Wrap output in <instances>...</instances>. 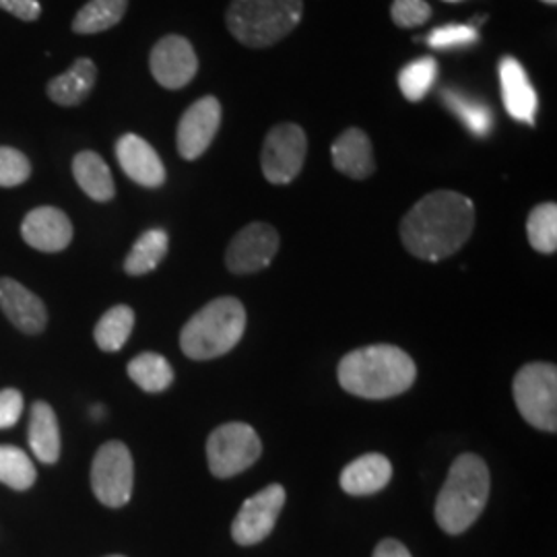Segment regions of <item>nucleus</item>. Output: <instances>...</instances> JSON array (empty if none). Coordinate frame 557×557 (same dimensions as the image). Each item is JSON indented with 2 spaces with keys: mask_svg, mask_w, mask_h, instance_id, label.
<instances>
[{
  "mask_svg": "<svg viewBox=\"0 0 557 557\" xmlns=\"http://www.w3.org/2000/svg\"><path fill=\"white\" fill-rule=\"evenodd\" d=\"M473 227V200L455 190H436L418 200L403 218L400 239L416 259L440 262L457 255Z\"/></svg>",
  "mask_w": 557,
  "mask_h": 557,
  "instance_id": "obj_1",
  "label": "nucleus"
},
{
  "mask_svg": "<svg viewBox=\"0 0 557 557\" xmlns=\"http://www.w3.org/2000/svg\"><path fill=\"white\" fill-rule=\"evenodd\" d=\"M418 379L416 361L395 345H370L338 363L341 386L359 398L382 400L403 395Z\"/></svg>",
  "mask_w": 557,
  "mask_h": 557,
  "instance_id": "obj_2",
  "label": "nucleus"
},
{
  "mask_svg": "<svg viewBox=\"0 0 557 557\" xmlns=\"http://www.w3.org/2000/svg\"><path fill=\"white\" fill-rule=\"evenodd\" d=\"M490 498V471L478 455H460L453 462L436 502V520L448 535L465 533Z\"/></svg>",
  "mask_w": 557,
  "mask_h": 557,
  "instance_id": "obj_3",
  "label": "nucleus"
},
{
  "mask_svg": "<svg viewBox=\"0 0 557 557\" xmlns=\"http://www.w3.org/2000/svg\"><path fill=\"white\" fill-rule=\"evenodd\" d=\"M301 15L304 0H232L225 23L242 46L262 50L285 40Z\"/></svg>",
  "mask_w": 557,
  "mask_h": 557,
  "instance_id": "obj_4",
  "label": "nucleus"
},
{
  "mask_svg": "<svg viewBox=\"0 0 557 557\" xmlns=\"http://www.w3.org/2000/svg\"><path fill=\"white\" fill-rule=\"evenodd\" d=\"M246 331V310L236 298L209 301L180 333V347L190 359H215L232 351Z\"/></svg>",
  "mask_w": 557,
  "mask_h": 557,
  "instance_id": "obj_5",
  "label": "nucleus"
},
{
  "mask_svg": "<svg viewBox=\"0 0 557 557\" xmlns=\"http://www.w3.org/2000/svg\"><path fill=\"white\" fill-rule=\"evenodd\" d=\"M520 416L543 432L557 430V370L554 363H527L515 376Z\"/></svg>",
  "mask_w": 557,
  "mask_h": 557,
  "instance_id": "obj_6",
  "label": "nucleus"
},
{
  "mask_svg": "<svg viewBox=\"0 0 557 557\" xmlns=\"http://www.w3.org/2000/svg\"><path fill=\"white\" fill-rule=\"evenodd\" d=\"M262 453L257 432L246 423H225L207 440V460L215 478L227 479L250 469Z\"/></svg>",
  "mask_w": 557,
  "mask_h": 557,
  "instance_id": "obj_7",
  "label": "nucleus"
},
{
  "mask_svg": "<svg viewBox=\"0 0 557 557\" xmlns=\"http://www.w3.org/2000/svg\"><path fill=\"white\" fill-rule=\"evenodd\" d=\"M135 465L122 442H108L96 453L91 465V490L108 508H122L133 496Z\"/></svg>",
  "mask_w": 557,
  "mask_h": 557,
  "instance_id": "obj_8",
  "label": "nucleus"
},
{
  "mask_svg": "<svg viewBox=\"0 0 557 557\" xmlns=\"http://www.w3.org/2000/svg\"><path fill=\"white\" fill-rule=\"evenodd\" d=\"M308 151L304 128L294 122H283L269 131L262 143L260 168L271 184H292L298 178Z\"/></svg>",
  "mask_w": 557,
  "mask_h": 557,
  "instance_id": "obj_9",
  "label": "nucleus"
},
{
  "mask_svg": "<svg viewBox=\"0 0 557 557\" xmlns=\"http://www.w3.org/2000/svg\"><path fill=\"white\" fill-rule=\"evenodd\" d=\"M285 506V490L273 483L252 498L246 499L232 524V537L238 545H257L275 529L278 515Z\"/></svg>",
  "mask_w": 557,
  "mask_h": 557,
  "instance_id": "obj_10",
  "label": "nucleus"
},
{
  "mask_svg": "<svg viewBox=\"0 0 557 557\" xmlns=\"http://www.w3.org/2000/svg\"><path fill=\"white\" fill-rule=\"evenodd\" d=\"M277 250V230L269 223H250L230 242L225 264L236 275H250L267 269Z\"/></svg>",
  "mask_w": 557,
  "mask_h": 557,
  "instance_id": "obj_11",
  "label": "nucleus"
},
{
  "mask_svg": "<svg viewBox=\"0 0 557 557\" xmlns=\"http://www.w3.org/2000/svg\"><path fill=\"white\" fill-rule=\"evenodd\" d=\"M149 69L161 87L176 91L197 77L199 59L190 41L172 34L153 46L149 54Z\"/></svg>",
  "mask_w": 557,
  "mask_h": 557,
  "instance_id": "obj_12",
  "label": "nucleus"
},
{
  "mask_svg": "<svg viewBox=\"0 0 557 557\" xmlns=\"http://www.w3.org/2000/svg\"><path fill=\"white\" fill-rule=\"evenodd\" d=\"M221 126V103L215 96L195 101L178 122V153L186 161L199 160L218 137Z\"/></svg>",
  "mask_w": 557,
  "mask_h": 557,
  "instance_id": "obj_13",
  "label": "nucleus"
},
{
  "mask_svg": "<svg viewBox=\"0 0 557 557\" xmlns=\"http://www.w3.org/2000/svg\"><path fill=\"white\" fill-rule=\"evenodd\" d=\"M502 101L510 119L535 126L537 116V91L529 79L524 66L515 57H504L498 64Z\"/></svg>",
  "mask_w": 557,
  "mask_h": 557,
  "instance_id": "obj_14",
  "label": "nucleus"
},
{
  "mask_svg": "<svg viewBox=\"0 0 557 557\" xmlns=\"http://www.w3.org/2000/svg\"><path fill=\"white\" fill-rule=\"evenodd\" d=\"M116 158L122 172L145 188H160L165 182V165L160 153L147 140L126 133L116 143Z\"/></svg>",
  "mask_w": 557,
  "mask_h": 557,
  "instance_id": "obj_15",
  "label": "nucleus"
},
{
  "mask_svg": "<svg viewBox=\"0 0 557 557\" xmlns=\"http://www.w3.org/2000/svg\"><path fill=\"white\" fill-rule=\"evenodd\" d=\"M21 236L40 252H60L73 242V223L57 207H38L25 215Z\"/></svg>",
  "mask_w": 557,
  "mask_h": 557,
  "instance_id": "obj_16",
  "label": "nucleus"
},
{
  "mask_svg": "<svg viewBox=\"0 0 557 557\" xmlns=\"http://www.w3.org/2000/svg\"><path fill=\"white\" fill-rule=\"evenodd\" d=\"M0 308L27 335H38L46 329L48 312L44 301L15 278H0Z\"/></svg>",
  "mask_w": 557,
  "mask_h": 557,
  "instance_id": "obj_17",
  "label": "nucleus"
},
{
  "mask_svg": "<svg viewBox=\"0 0 557 557\" xmlns=\"http://www.w3.org/2000/svg\"><path fill=\"white\" fill-rule=\"evenodd\" d=\"M333 165L354 180L370 178L376 172L372 140L361 128H347L331 147Z\"/></svg>",
  "mask_w": 557,
  "mask_h": 557,
  "instance_id": "obj_18",
  "label": "nucleus"
},
{
  "mask_svg": "<svg viewBox=\"0 0 557 557\" xmlns=\"http://www.w3.org/2000/svg\"><path fill=\"white\" fill-rule=\"evenodd\" d=\"M391 478H393L391 460L379 453H370L356 458L343 469L341 487L349 496H372V494H379L380 490H384Z\"/></svg>",
  "mask_w": 557,
  "mask_h": 557,
  "instance_id": "obj_19",
  "label": "nucleus"
},
{
  "mask_svg": "<svg viewBox=\"0 0 557 557\" xmlns=\"http://www.w3.org/2000/svg\"><path fill=\"white\" fill-rule=\"evenodd\" d=\"M98 83V66L91 59H77L69 71L52 77L46 85L50 101L62 108H75L87 100Z\"/></svg>",
  "mask_w": 557,
  "mask_h": 557,
  "instance_id": "obj_20",
  "label": "nucleus"
},
{
  "mask_svg": "<svg viewBox=\"0 0 557 557\" xmlns=\"http://www.w3.org/2000/svg\"><path fill=\"white\" fill-rule=\"evenodd\" d=\"M29 446L44 465H54L60 458V428L54 409L38 400L29 418Z\"/></svg>",
  "mask_w": 557,
  "mask_h": 557,
  "instance_id": "obj_21",
  "label": "nucleus"
},
{
  "mask_svg": "<svg viewBox=\"0 0 557 557\" xmlns=\"http://www.w3.org/2000/svg\"><path fill=\"white\" fill-rule=\"evenodd\" d=\"M73 176L89 199L108 202L116 197V186L108 163L96 151H81L73 160Z\"/></svg>",
  "mask_w": 557,
  "mask_h": 557,
  "instance_id": "obj_22",
  "label": "nucleus"
},
{
  "mask_svg": "<svg viewBox=\"0 0 557 557\" xmlns=\"http://www.w3.org/2000/svg\"><path fill=\"white\" fill-rule=\"evenodd\" d=\"M128 0H89L71 23V29L79 36H94L116 27L124 20Z\"/></svg>",
  "mask_w": 557,
  "mask_h": 557,
  "instance_id": "obj_23",
  "label": "nucleus"
},
{
  "mask_svg": "<svg viewBox=\"0 0 557 557\" xmlns=\"http://www.w3.org/2000/svg\"><path fill=\"white\" fill-rule=\"evenodd\" d=\"M442 103L448 112H453L471 135L475 137H487L494 128V112L487 103L471 100L469 96L460 94L457 89H444L442 91Z\"/></svg>",
  "mask_w": 557,
  "mask_h": 557,
  "instance_id": "obj_24",
  "label": "nucleus"
},
{
  "mask_svg": "<svg viewBox=\"0 0 557 557\" xmlns=\"http://www.w3.org/2000/svg\"><path fill=\"white\" fill-rule=\"evenodd\" d=\"M168 248H170V238L163 230H147L133 244L128 257L124 260V271L133 277L156 271L160 267L161 260L165 259Z\"/></svg>",
  "mask_w": 557,
  "mask_h": 557,
  "instance_id": "obj_25",
  "label": "nucleus"
},
{
  "mask_svg": "<svg viewBox=\"0 0 557 557\" xmlns=\"http://www.w3.org/2000/svg\"><path fill=\"white\" fill-rule=\"evenodd\" d=\"M135 329V312L128 306H114L96 324L94 337L101 351L114 354L124 347Z\"/></svg>",
  "mask_w": 557,
  "mask_h": 557,
  "instance_id": "obj_26",
  "label": "nucleus"
},
{
  "mask_svg": "<svg viewBox=\"0 0 557 557\" xmlns=\"http://www.w3.org/2000/svg\"><path fill=\"white\" fill-rule=\"evenodd\" d=\"M128 376L145 393H161L174 382V370L163 356L149 351L128 363Z\"/></svg>",
  "mask_w": 557,
  "mask_h": 557,
  "instance_id": "obj_27",
  "label": "nucleus"
},
{
  "mask_svg": "<svg viewBox=\"0 0 557 557\" xmlns=\"http://www.w3.org/2000/svg\"><path fill=\"white\" fill-rule=\"evenodd\" d=\"M436 79H438V62L432 57H423L400 69L398 89L405 96V100L421 101L430 94Z\"/></svg>",
  "mask_w": 557,
  "mask_h": 557,
  "instance_id": "obj_28",
  "label": "nucleus"
},
{
  "mask_svg": "<svg viewBox=\"0 0 557 557\" xmlns=\"http://www.w3.org/2000/svg\"><path fill=\"white\" fill-rule=\"evenodd\" d=\"M529 244L541 255H554L557 250V205H537L527 221Z\"/></svg>",
  "mask_w": 557,
  "mask_h": 557,
  "instance_id": "obj_29",
  "label": "nucleus"
},
{
  "mask_svg": "<svg viewBox=\"0 0 557 557\" xmlns=\"http://www.w3.org/2000/svg\"><path fill=\"white\" fill-rule=\"evenodd\" d=\"M36 467L32 458L15 446H0V483L25 492L36 483Z\"/></svg>",
  "mask_w": 557,
  "mask_h": 557,
  "instance_id": "obj_30",
  "label": "nucleus"
},
{
  "mask_svg": "<svg viewBox=\"0 0 557 557\" xmlns=\"http://www.w3.org/2000/svg\"><path fill=\"white\" fill-rule=\"evenodd\" d=\"M32 176V163L25 153L15 147H0V186H21Z\"/></svg>",
  "mask_w": 557,
  "mask_h": 557,
  "instance_id": "obj_31",
  "label": "nucleus"
},
{
  "mask_svg": "<svg viewBox=\"0 0 557 557\" xmlns=\"http://www.w3.org/2000/svg\"><path fill=\"white\" fill-rule=\"evenodd\" d=\"M479 41V29L471 25H444L434 29L425 44L434 50H453V48H469Z\"/></svg>",
  "mask_w": 557,
  "mask_h": 557,
  "instance_id": "obj_32",
  "label": "nucleus"
},
{
  "mask_svg": "<svg viewBox=\"0 0 557 557\" xmlns=\"http://www.w3.org/2000/svg\"><path fill=\"white\" fill-rule=\"evenodd\" d=\"M391 17L397 27L416 29L432 17V7L425 0H395L391 7Z\"/></svg>",
  "mask_w": 557,
  "mask_h": 557,
  "instance_id": "obj_33",
  "label": "nucleus"
},
{
  "mask_svg": "<svg viewBox=\"0 0 557 557\" xmlns=\"http://www.w3.org/2000/svg\"><path fill=\"white\" fill-rule=\"evenodd\" d=\"M23 413V395L15 388L0 391V430H9Z\"/></svg>",
  "mask_w": 557,
  "mask_h": 557,
  "instance_id": "obj_34",
  "label": "nucleus"
},
{
  "mask_svg": "<svg viewBox=\"0 0 557 557\" xmlns=\"http://www.w3.org/2000/svg\"><path fill=\"white\" fill-rule=\"evenodd\" d=\"M0 9L21 21H38L41 15L38 0H0Z\"/></svg>",
  "mask_w": 557,
  "mask_h": 557,
  "instance_id": "obj_35",
  "label": "nucleus"
},
{
  "mask_svg": "<svg viewBox=\"0 0 557 557\" xmlns=\"http://www.w3.org/2000/svg\"><path fill=\"white\" fill-rule=\"evenodd\" d=\"M374 557H411V554L403 543H398L395 539H384L382 543H379Z\"/></svg>",
  "mask_w": 557,
  "mask_h": 557,
  "instance_id": "obj_36",
  "label": "nucleus"
},
{
  "mask_svg": "<svg viewBox=\"0 0 557 557\" xmlns=\"http://www.w3.org/2000/svg\"><path fill=\"white\" fill-rule=\"evenodd\" d=\"M541 2H547V4H557V0H541Z\"/></svg>",
  "mask_w": 557,
  "mask_h": 557,
  "instance_id": "obj_37",
  "label": "nucleus"
},
{
  "mask_svg": "<svg viewBox=\"0 0 557 557\" xmlns=\"http://www.w3.org/2000/svg\"><path fill=\"white\" fill-rule=\"evenodd\" d=\"M448 2H457V0H448Z\"/></svg>",
  "mask_w": 557,
  "mask_h": 557,
  "instance_id": "obj_38",
  "label": "nucleus"
},
{
  "mask_svg": "<svg viewBox=\"0 0 557 557\" xmlns=\"http://www.w3.org/2000/svg\"><path fill=\"white\" fill-rule=\"evenodd\" d=\"M110 557H122V556H110Z\"/></svg>",
  "mask_w": 557,
  "mask_h": 557,
  "instance_id": "obj_39",
  "label": "nucleus"
}]
</instances>
